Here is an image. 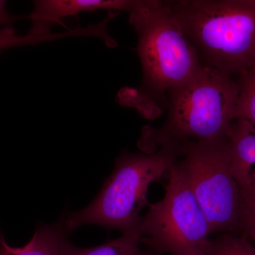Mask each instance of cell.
<instances>
[{
	"instance_id": "cell-12",
	"label": "cell",
	"mask_w": 255,
	"mask_h": 255,
	"mask_svg": "<svg viewBox=\"0 0 255 255\" xmlns=\"http://www.w3.org/2000/svg\"><path fill=\"white\" fill-rule=\"evenodd\" d=\"M207 255H255V246L244 236L226 233L211 240Z\"/></svg>"
},
{
	"instance_id": "cell-16",
	"label": "cell",
	"mask_w": 255,
	"mask_h": 255,
	"mask_svg": "<svg viewBox=\"0 0 255 255\" xmlns=\"http://www.w3.org/2000/svg\"><path fill=\"white\" fill-rule=\"evenodd\" d=\"M135 255H158L155 254V253H152V251H142L140 249V251L137 252V253Z\"/></svg>"
},
{
	"instance_id": "cell-15",
	"label": "cell",
	"mask_w": 255,
	"mask_h": 255,
	"mask_svg": "<svg viewBox=\"0 0 255 255\" xmlns=\"http://www.w3.org/2000/svg\"><path fill=\"white\" fill-rule=\"evenodd\" d=\"M21 16L9 14L6 9V1L0 0V29L11 26V24Z\"/></svg>"
},
{
	"instance_id": "cell-11",
	"label": "cell",
	"mask_w": 255,
	"mask_h": 255,
	"mask_svg": "<svg viewBox=\"0 0 255 255\" xmlns=\"http://www.w3.org/2000/svg\"><path fill=\"white\" fill-rule=\"evenodd\" d=\"M240 92L236 119L248 121L255 127V67L238 77Z\"/></svg>"
},
{
	"instance_id": "cell-10",
	"label": "cell",
	"mask_w": 255,
	"mask_h": 255,
	"mask_svg": "<svg viewBox=\"0 0 255 255\" xmlns=\"http://www.w3.org/2000/svg\"><path fill=\"white\" fill-rule=\"evenodd\" d=\"M140 234L137 228L117 239L93 248L73 246L68 239L64 242L62 255H135L140 251Z\"/></svg>"
},
{
	"instance_id": "cell-5",
	"label": "cell",
	"mask_w": 255,
	"mask_h": 255,
	"mask_svg": "<svg viewBox=\"0 0 255 255\" xmlns=\"http://www.w3.org/2000/svg\"><path fill=\"white\" fill-rule=\"evenodd\" d=\"M169 173L163 199L149 204L137 226L140 244L158 255H207L209 223L178 159Z\"/></svg>"
},
{
	"instance_id": "cell-2",
	"label": "cell",
	"mask_w": 255,
	"mask_h": 255,
	"mask_svg": "<svg viewBox=\"0 0 255 255\" xmlns=\"http://www.w3.org/2000/svg\"><path fill=\"white\" fill-rule=\"evenodd\" d=\"M239 92L237 78L203 67L169 94L165 122L158 128H144L139 146L145 153L169 147L182 152L192 142L226 138L236 120Z\"/></svg>"
},
{
	"instance_id": "cell-3",
	"label": "cell",
	"mask_w": 255,
	"mask_h": 255,
	"mask_svg": "<svg viewBox=\"0 0 255 255\" xmlns=\"http://www.w3.org/2000/svg\"><path fill=\"white\" fill-rule=\"evenodd\" d=\"M201 65L232 77L255 67V0L167 1Z\"/></svg>"
},
{
	"instance_id": "cell-7",
	"label": "cell",
	"mask_w": 255,
	"mask_h": 255,
	"mask_svg": "<svg viewBox=\"0 0 255 255\" xmlns=\"http://www.w3.org/2000/svg\"><path fill=\"white\" fill-rule=\"evenodd\" d=\"M137 0H40L34 2V8L28 18L31 20L29 33L48 35L53 33L52 26L68 16L85 11L105 9L117 14L124 11L129 13Z\"/></svg>"
},
{
	"instance_id": "cell-1",
	"label": "cell",
	"mask_w": 255,
	"mask_h": 255,
	"mask_svg": "<svg viewBox=\"0 0 255 255\" xmlns=\"http://www.w3.org/2000/svg\"><path fill=\"white\" fill-rule=\"evenodd\" d=\"M138 41L137 52L142 65L138 90L120 95L125 105L154 119L168 108L169 94L200 71L197 52L182 31L167 1L139 0L128 13Z\"/></svg>"
},
{
	"instance_id": "cell-4",
	"label": "cell",
	"mask_w": 255,
	"mask_h": 255,
	"mask_svg": "<svg viewBox=\"0 0 255 255\" xmlns=\"http://www.w3.org/2000/svg\"><path fill=\"white\" fill-rule=\"evenodd\" d=\"M180 157L177 147H162L145 154L124 152L95 200L85 209L68 215V232L93 224L125 233L140 223L142 208L149 206L147 192L152 183L169 172Z\"/></svg>"
},
{
	"instance_id": "cell-14",
	"label": "cell",
	"mask_w": 255,
	"mask_h": 255,
	"mask_svg": "<svg viewBox=\"0 0 255 255\" xmlns=\"http://www.w3.org/2000/svg\"><path fill=\"white\" fill-rule=\"evenodd\" d=\"M239 230L243 236L255 242V196L242 195Z\"/></svg>"
},
{
	"instance_id": "cell-13",
	"label": "cell",
	"mask_w": 255,
	"mask_h": 255,
	"mask_svg": "<svg viewBox=\"0 0 255 255\" xmlns=\"http://www.w3.org/2000/svg\"><path fill=\"white\" fill-rule=\"evenodd\" d=\"M54 40L53 35H34L28 32L26 35L20 36L12 26L0 29V53L4 50L16 47L32 46L43 42Z\"/></svg>"
},
{
	"instance_id": "cell-6",
	"label": "cell",
	"mask_w": 255,
	"mask_h": 255,
	"mask_svg": "<svg viewBox=\"0 0 255 255\" xmlns=\"http://www.w3.org/2000/svg\"><path fill=\"white\" fill-rule=\"evenodd\" d=\"M178 162L209 223L211 233L239 229L241 194L233 177L228 137L192 142Z\"/></svg>"
},
{
	"instance_id": "cell-9",
	"label": "cell",
	"mask_w": 255,
	"mask_h": 255,
	"mask_svg": "<svg viewBox=\"0 0 255 255\" xmlns=\"http://www.w3.org/2000/svg\"><path fill=\"white\" fill-rule=\"evenodd\" d=\"M65 216L56 223L36 228L31 241L22 248L10 246L0 230V255H62L68 233Z\"/></svg>"
},
{
	"instance_id": "cell-8",
	"label": "cell",
	"mask_w": 255,
	"mask_h": 255,
	"mask_svg": "<svg viewBox=\"0 0 255 255\" xmlns=\"http://www.w3.org/2000/svg\"><path fill=\"white\" fill-rule=\"evenodd\" d=\"M228 141L231 171L241 194L255 196V126L244 119H236Z\"/></svg>"
}]
</instances>
